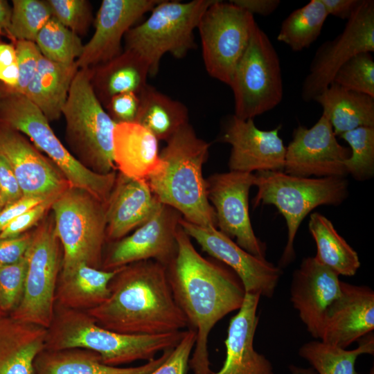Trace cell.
<instances>
[{
  "instance_id": "40",
  "label": "cell",
  "mask_w": 374,
  "mask_h": 374,
  "mask_svg": "<svg viewBox=\"0 0 374 374\" xmlns=\"http://www.w3.org/2000/svg\"><path fill=\"white\" fill-rule=\"evenodd\" d=\"M26 269V256L16 262L0 265V310L6 315L12 313L22 299Z\"/></svg>"
},
{
  "instance_id": "53",
  "label": "cell",
  "mask_w": 374,
  "mask_h": 374,
  "mask_svg": "<svg viewBox=\"0 0 374 374\" xmlns=\"http://www.w3.org/2000/svg\"><path fill=\"white\" fill-rule=\"evenodd\" d=\"M17 62L14 44L0 42V65H9Z\"/></svg>"
},
{
  "instance_id": "21",
  "label": "cell",
  "mask_w": 374,
  "mask_h": 374,
  "mask_svg": "<svg viewBox=\"0 0 374 374\" xmlns=\"http://www.w3.org/2000/svg\"><path fill=\"white\" fill-rule=\"evenodd\" d=\"M161 0H103L95 21V32L75 61L78 69L91 68L120 55L126 33Z\"/></svg>"
},
{
  "instance_id": "4",
  "label": "cell",
  "mask_w": 374,
  "mask_h": 374,
  "mask_svg": "<svg viewBox=\"0 0 374 374\" xmlns=\"http://www.w3.org/2000/svg\"><path fill=\"white\" fill-rule=\"evenodd\" d=\"M186 332L122 334L100 326L86 312L55 305L53 321L47 328L45 349H87L99 354L104 364L118 366L154 359L158 353L175 348Z\"/></svg>"
},
{
  "instance_id": "37",
  "label": "cell",
  "mask_w": 374,
  "mask_h": 374,
  "mask_svg": "<svg viewBox=\"0 0 374 374\" xmlns=\"http://www.w3.org/2000/svg\"><path fill=\"white\" fill-rule=\"evenodd\" d=\"M51 17V8L46 1L13 0L6 36L13 42H35L39 32Z\"/></svg>"
},
{
  "instance_id": "42",
  "label": "cell",
  "mask_w": 374,
  "mask_h": 374,
  "mask_svg": "<svg viewBox=\"0 0 374 374\" xmlns=\"http://www.w3.org/2000/svg\"><path fill=\"white\" fill-rule=\"evenodd\" d=\"M19 80L13 88H8L0 82V95L7 93L24 94L36 72L42 53L35 42L15 41Z\"/></svg>"
},
{
  "instance_id": "1",
  "label": "cell",
  "mask_w": 374,
  "mask_h": 374,
  "mask_svg": "<svg viewBox=\"0 0 374 374\" xmlns=\"http://www.w3.org/2000/svg\"><path fill=\"white\" fill-rule=\"evenodd\" d=\"M177 241V254L166 269L174 299L196 331L189 365L194 374H213L208 335L220 320L240 308L246 292L233 271L198 253L181 226Z\"/></svg>"
},
{
  "instance_id": "50",
  "label": "cell",
  "mask_w": 374,
  "mask_h": 374,
  "mask_svg": "<svg viewBox=\"0 0 374 374\" xmlns=\"http://www.w3.org/2000/svg\"><path fill=\"white\" fill-rule=\"evenodd\" d=\"M362 0H321L328 15L341 19H348L360 5Z\"/></svg>"
},
{
  "instance_id": "15",
  "label": "cell",
  "mask_w": 374,
  "mask_h": 374,
  "mask_svg": "<svg viewBox=\"0 0 374 374\" xmlns=\"http://www.w3.org/2000/svg\"><path fill=\"white\" fill-rule=\"evenodd\" d=\"M181 214L161 204L155 213L130 235L111 242L102 269L114 270L129 264L153 260L166 267L177 252V234Z\"/></svg>"
},
{
  "instance_id": "32",
  "label": "cell",
  "mask_w": 374,
  "mask_h": 374,
  "mask_svg": "<svg viewBox=\"0 0 374 374\" xmlns=\"http://www.w3.org/2000/svg\"><path fill=\"white\" fill-rule=\"evenodd\" d=\"M139 108L136 122L150 131L159 141H168L188 123L187 107L151 85L138 94Z\"/></svg>"
},
{
  "instance_id": "25",
  "label": "cell",
  "mask_w": 374,
  "mask_h": 374,
  "mask_svg": "<svg viewBox=\"0 0 374 374\" xmlns=\"http://www.w3.org/2000/svg\"><path fill=\"white\" fill-rule=\"evenodd\" d=\"M158 141L137 123H116L113 134L116 169L130 178L148 180L162 165Z\"/></svg>"
},
{
  "instance_id": "35",
  "label": "cell",
  "mask_w": 374,
  "mask_h": 374,
  "mask_svg": "<svg viewBox=\"0 0 374 374\" xmlns=\"http://www.w3.org/2000/svg\"><path fill=\"white\" fill-rule=\"evenodd\" d=\"M328 16L321 0H311L283 20L276 39L294 51L307 48L319 37Z\"/></svg>"
},
{
  "instance_id": "22",
  "label": "cell",
  "mask_w": 374,
  "mask_h": 374,
  "mask_svg": "<svg viewBox=\"0 0 374 374\" xmlns=\"http://www.w3.org/2000/svg\"><path fill=\"white\" fill-rule=\"evenodd\" d=\"M341 295L328 311L321 341L346 348L374 328V292L341 281Z\"/></svg>"
},
{
  "instance_id": "7",
  "label": "cell",
  "mask_w": 374,
  "mask_h": 374,
  "mask_svg": "<svg viewBox=\"0 0 374 374\" xmlns=\"http://www.w3.org/2000/svg\"><path fill=\"white\" fill-rule=\"evenodd\" d=\"M51 208L55 234L63 251L60 277L69 276L80 265L102 269L105 204L84 190L69 186Z\"/></svg>"
},
{
  "instance_id": "51",
  "label": "cell",
  "mask_w": 374,
  "mask_h": 374,
  "mask_svg": "<svg viewBox=\"0 0 374 374\" xmlns=\"http://www.w3.org/2000/svg\"><path fill=\"white\" fill-rule=\"evenodd\" d=\"M19 80L17 62L9 65H0V82L8 88L15 87Z\"/></svg>"
},
{
  "instance_id": "29",
  "label": "cell",
  "mask_w": 374,
  "mask_h": 374,
  "mask_svg": "<svg viewBox=\"0 0 374 374\" xmlns=\"http://www.w3.org/2000/svg\"><path fill=\"white\" fill-rule=\"evenodd\" d=\"M78 69L75 62L69 65L56 63L42 55L35 75L23 95L39 108L48 122L58 120Z\"/></svg>"
},
{
  "instance_id": "39",
  "label": "cell",
  "mask_w": 374,
  "mask_h": 374,
  "mask_svg": "<svg viewBox=\"0 0 374 374\" xmlns=\"http://www.w3.org/2000/svg\"><path fill=\"white\" fill-rule=\"evenodd\" d=\"M332 82L374 97V60L371 53L362 52L353 56L338 70Z\"/></svg>"
},
{
  "instance_id": "23",
  "label": "cell",
  "mask_w": 374,
  "mask_h": 374,
  "mask_svg": "<svg viewBox=\"0 0 374 374\" xmlns=\"http://www.w3.org/2000/svg\"><path fill=\"white\" fill-rule=\"evenodd\" d=\"M161 203L145 179L116 174L105 204L106 241L113 242L146 222Z\"/></svg>"
},
{
  "instance_id": "36",
  "label": "cell",
  "mask_w": 374,
  "mask_h": 374,
  "mask_svg": "<svg viewBox=\"0 0 374 374\" xmlns=\"http://www.w3.org/2000/svg\"><path fill=\"white\" fill-rule=\"evenodd\" d=\"M35 44L44 57L66 65L75 62L84 46L77 34L53 17L39 32Z\"/></svg>"
},
{
  "instance_id": "46",
  "label": "cell",
  "mask_w": 374,
  "mask_h": 374,
  "mask_svg": "<svg viewBox=\"0 0 374 374\" xmlns=\"http://www.w3.org/2000/svg\"><path fill=\"white\" fill-rule=\"evenodd\" d=\"M33 232L19 236L0 238V265L16 262L23 258L30 244Z\"/></svg>"
},
{
  "instance_id": "11",
  "label": "cell",
  "mask_w": 374,
  "mask_h": 374,
  "mask_svg": "<svg viewBox=\"0 0 374 374\" xmlns=\"http://www.w3.org/2000/svg\"><path fill=\"white\" fill-rule=\"evenodd\" d=\"M60 246L53 220L44 222L33 232L25 254L27 269L24 295L10 317L46 328L50 326L62 267Z\"/></svg>"
},
{
  "instance_id": "34",
  "label": "cell",
  "mask_w": 374,
  "mask_h": 374,
  "mask_svg": "<svg viewBox=\"0 0 374 374\" xmlns=\"http://www.w3.org/2000/svg\"><path fill=\"white\" fill-rule=\"evenodd\" d=\"M373 353L374 341L371 332L364 336L358 347L353 350L316 340L304 344L299 350V355L319 374H357V357L363 354Z\"/></svg>"
},
{
  "instance_id": "12",
  "label": "cell",
  "mask_w": 374,
  "mask_h": 374,
  "mask_svg": "<svg viewBox=\"0 0 374 374\" xmlns=\"http://www.w3.org/2000/svg\"><path fill=\"white\" fill-rule=\"evenodd\" d=\"M256 22L253 15L230 1L215 0L206 9L197 29L210 76L229 86Z\"/></svg>"
},
{
  "instance_id": "16",
  "label": "cell",
  "mask_w": 374,
  "mask_h": 374,
  "mask_svg": "<svg viewBox=\"0 0 374 374\" xmlns=\"http://www.w3.org/2000/svg\"><path fill=\"white\" fill-rule=\"evenodd\" d=\"M350 148L341 145L330 123L322 114L310 128L299 125L286 147L283 172L303 177H345L344 162Z\"/></svg>"
},
{
  "instance_id": "9",
  "label": "cell",
  "mask_w": 374,
  "mask_h": 374,
  "mask_svg": "<svg viewBox=\"0 0 374 374\" xmlns=\"http://www.w3.org/2000/svg\"><path fill=\"white\" fill-rule=\"evenodd\" d=\"M215 1L161 0L145 21L126 33L125 49L141 55L149 65L150 75H155L163 55L181 59L195 48L194 30Z\"/></svg>"
},
{
  "instance_id": "43",
  "label": "cell",
  "mask_w": 374,
  "mask_h": 374,
  "mask_svg": "<svg viewBox=\"0 0 374 374\" xmlns=\"http://www.w3.org/2000/svg\"><path fill=\"white\" fill-rule=\"evenodd\" d=\"M196 341V331L189 328L167 359L150 374H186Z\"/></svg>"
},
{
  "instance_id": "54",
  "label": "cell",
  "mask_w": 374,
  "mask_h": 374,
  "mask_svg": "<svg viewBox=\"0 0 374 374\" xmlns=\"http://www.w3.org/2000/svg\"><path fill=\"white\" fill-rule=\"evenodd\" d=\"M3 208V202H2V199H1V193H0V211Z\"/></svg>"
},
{
  "instance_id": "47",
  "label": "cell",
  "mask_w": 374,
  "mask_h": 374,
  "mask_svg": "<svg viewBox=\"0 0 374 374\" xmlns=\"http://www.w3.org/2000/svg\"><path fill=\"white\" fill-rule=\"evenodd\" d=\"M0 193L3 207L24 196L14 172L1 155H0Z\"/></svg>"
},
{
  "instance_id": "33",
  "label": "cell",
  "mask_w": 374,
  "mask_h": 374,
  "mask_svg": "<svg viewBox=\"0 0 374 374\" xmlns=\"http://www.w3.org/2000/svg\"><path fill=\"white\" fill-rule=\"evenodd\" d=\"M308 228L317 245L314 258L339 275L354 276L360 267L357 253L339 234L331 221L319 213H313Z\"/></svg>"
},
{
  "instance_id": "6",
  "label": "cell",
  "mask_w": 374,
  "mask_h": 374,
  "mask_svg": "<svg viewBox=\"0 0 374 374\" xmlns=\"http://www.w3.org/2000/svg\"><path fill=\"white\" fill-rule=\"evenodd\" d=\"M66 139L75 158L101 175L116 170L113 134L116 123L97 98L91 83V69H79L62 109Z\"/></svg>"
},
{
  "instance_id": "13",
  "label": "cell",
  "mask_w": 374,
  "mask_h": 374,
  "mask_svg": "<svg viewBox=\"0 0 374 374\" xmlns=\"http://www.w3.org/2000/svg\"><path fill=\"white\" fill-rule=\"evenodd\" d=\"M373 51L374 1L362 0L343 31L332 40L323 43L315 52L302 84L303 100H314L332 83L338 70L353 56Z\"/></svg>"
},
{
  "instance_id": "20",
  "label": "cell",
  "mask_w": 374,
  "mask_h": 374,
  "mask_svg": "<svg viewBox=\"0 0 374 374\" xmlns=\"http://www.w3.org/2000/svg\"><path fill=\"white\" fill-rule=\"evenodd\" d=\"M339 276L314 257L303 259L293 273L291 301L315 339H320L328 311L341 295Z\"/></svg>"
},
{
  "instance_id": "28",
  "label": "cell",
  "mask_w": 374,
  "mask_h": 374,
  "mask_svg": "<svg viewBox=\"0 0 374 374\" xmlns=\"http://www.w3.org/2000/svg\"><path fill=\"white\" fill-rule=\"evenodd\" d=\"M90 69L93 89L104 107L116 95L139 94L147 86L150 75L147 62L138 53L126 49L111 60Z\"/></svg>"
},
{
  "instance_id": "48",
  "label": "cell",
  "mask_w": 374,
  "mask_h": 374,
  "mask_svg": "<svg viewBox=\"0 0 374 374\" xmlns=\"http://www.w3.org/2000/svg\"><path fill=\"white\" fill-rule=\"evenodd\" d=\"M50 197L24 195L4 206L0 211V232L14 219Z\"/></svg>"
},
{
  "instance_id": "2",
  "label": "cell",
  "mask_w": 374,
  "mask_h": 374,
  "mask_svg": "<svg viewBox=\"0 0 374 374\" xmlns=\"http://www.w3.org/2000/svg\"><path fill=\"white\" fill-rule=\"evenodd\" d=\"M109 295L87 311L108 330L128 335H159L188 327L177 305L166 267L146 260L121 267L109 284Z\"/></svg>"
},
{
  "instance_id": "30",
  "label": "cell",
  "mask_w": 374,
  "mask_h": 374,
  "mask_svg": "<svg viewBox=\"0 0 374 374\" xmlns=\"http://www.w3.org/2000/svg\"><path fill=\"white\" fill-rule=\"evenodd\" d=\"M314 101L323 108L337 136L360 127H374V97L332 82Z\"/></svg>"
},
{
  "instance_id": "55",
  "label": "cell",
  "mask_w": 374,
  "mask_h": 374,
  "mask_svg": "<svg viewBox=\"0 0 374 374\" xmlns=\"http://www.w3.org/2000/svg\"><path fill=\"white\" fill-rule=\"evenodd\" d=\"M4 315H6L5 314H3L1 310H0V317L4 316ZM8 315V314H7Z\"/></svg>"
},
{
  "instance_id": "5",
  "label": "cell",
  "mask_w": 374,
  "mask_h": 374,
  "mask_svg": "<svg viewBox=\"0 0 374 374\" xmlns=\"http://www.w3.org/2000/svg\"><path fill=\"white\" fill-rule=\"evenodd\" d=\"M254 175L258 188L254 207L274 205L286 222L287 240L279 262V267H284L295 258L294 240L303 220L317 206L344 202L348 195V182L345 177H303L283 171Z\"/></svg>"
},
{
  "instance_id": "31",
  "label": "cell",
  "mask_w": 374,
  "mask_h": 374,
  "mask_svg": "<svg viewBox=\"0 0 374 374\" xmlns=\"http://www.w3.org/2000/svg\"><path fill=\"white\" fill-rule=\"evenodd\" d=\"M119 269L108 271L80 265L69 276L59 277L55 305L83 312L98 307L108 298L109 282Z\"/></svg>"
},
{
  "instance_id": "3",
  "label": "cell",
  "mask_w": 374,
  "mask_h": 374,
  "mask_svg": "<svg viewBox=\"0 0 374 374\" xmlns=\"http://www.w3.org/2000/svg\"><path fill=\"white\" fill-rule=\"evenodd\" d=\"M210 146L187 123L166 141L160 152L162 165L147 181L159 201L177 211L183 219L217 228L202 173Z\"/></svg>"
},
{
  "instance_id": "17",
  "label": "cell",
  "mask_w": 374,
  "mask_h": 374,
  "mask_svg": "<svg viewBox=\"0 0 374 374\" xmlns=\"http://www.w3.org/2000/svg\"><path fill=\"white\" fill-rule=\"evenodd\" d=\"M179 224L202 250L230 267L240 279L245 292L271 298L282 270L266 258H258L240 247L216 227L202 226L182 217Z\"/></svg>"
},
{
  "instance_id": "24",
  "label": "cell",
  "mask_w": 374,
  "mask_h": 374,
  "mask_svg": "<svg viewBox=\"0 0 374 374\" xmlns=\"http://www.w3.org/2000/svg\"><path fill=\"white\" fill-rule=\"evenodd\" d=\"M260 298L258 294L246 293L242 306L229 322L223 366L213 374H274L271 362L253 348Z\"/></svg>"
},
{
  "instance_id": "45",
  "label": "cell",
  "mask_w": 374,
  "mask_h": 374,
  "mask_svg": "<svg viewBox=\"0 0 374 374\" xmlns=\"http://www.w3.org/2000/svg\"><path fill=\"white\" fill-rule=\"evenodd\" d=\"M116 123H134L139 108V95L133 92L113 96L105 107Z\"/></svg>"
},
{
  "instance_id": "18",
  "label": "cell",
  "mask_w": 374,
  "mask_h": 374,
  "mask_svg": "<svg viewBox=\"0 0 374 374\" xmlns=\"http://www.w3.org/2000/svg\"><path fill=\"white\" fill-rule=\"evenodd\" d=\"M280 127L262 130L256 127L253 118L230 116L220 136L222 142L231 146L229 170L252 173L283 171L286 147L279 136Z\"/></svg>"
},
{
  "instance_id": "27",
  "label": "cell",
  "mask_w": 374,
  "mask_h": 374,
  "mask_svg": "<svg viewBox=\"0 0 374 374\" xmlns=\"http://www.w3.org/2000/svg\"><path fill=\"white\" fill-rule=\"evenodd\" d=\"M47 328L0 317V374H35L34 362L45 349Z\"/></svg>"
},
{
  "instance_id": "19",
  "label": "cell",
  "mask_w": 374,
  "mask_h": 374,
  "mask_svg": "<svg viewBox=\"0 0 374 374\" xmlns=\"http://www.w3.org/2000/svg\"><path fill=\"white\" fill-rule=\"evenodd\" d=\"M0 155L10 166L25 196L50 197L70 186L57 167L23 134L1 122Z\"/></svg>"
},
{
  "instance_id": "26",
  "label": "cell",
  "mask_w": 374,
  "mask_h": 374,
  "mask_svg": "<svg viewBox=\"0 0 374 374\" xmlns=\"http://www.w3.org/2000/svg\"><path fill=\"white\" fill-rule=\"evenodd\" d=\"M173 348L139 366L120 367L104 364L99 354L83 348L42 350L34 362L35 374H150Z\"/></svg>"
},
{
  "instance_id": "44",
  "label": "cell",
  "mask_w": 374,
  "mask_h": 374,
  "mask_svg": "<svg viewBox=\"0 0 374 374\" xmlns=\"http://www.w3.org/2000/svg\"><path fill=\"white\" fill-rule=\"evenodd\" d=\"M60 194L47 198L14 219L0 232V238L16 237L28 232L51 208L54 201Z\"/></svg>"
},
{
  "instance_id": "38",
  "label": "cell",
  "mask_w": 374,
  "mask_h": 374,
  "mask_svg": "<svg viewBox=\"0 0 374 374\" xmlns=\"http://www.w3.org/2000/svg\"><path fill=\"white\" fill-rule=\"evenodd\" d=\"M346 141L350 155L344 162L347 175L366 181L374 175V127H360L339 136Z\"/></svg>"
},
{
  "instance_id": "49",
  "label": "cell",
  "mask_w": 374,
  "mask_h": 374,
  "mask_svg": "<svg viewBox=\"0 0 374 374\" xmlns=\"http://www.w3.org/2000/svg\"><path fill=\"white\" fill-rule=\"evenodd\" d=\"M232 3L253 15L268 16L279 6V0H231Z\"/></svg>"
},
{
  "instance_id": "8",
  "label": "cell",
  "mask_w": 374,
  "mask_h": 374,
  "mask_svg": "<svg viewBox=\"0 0 374 374\" xmlns=\"http://www.w3.org/2000/svg\"><path fill=\"white\" fill-rule=\"evenodd\" d=\"M0 122L28 136L39 150L47 154L71 187L84 190L106 204L116 181V170L101 175L83 166L64 146L47 118L26 96L0 95Z\"/></svg>"
},
{
  "instance_id": "10",
  "label": "cell",
  "mask_w": 374,
  "mask_h": 374,
  "mask_svg": "<svg viewBox=\"0 0 374 374\" xmlns=\"http://www.w3.org/2000/svg\"><path fill=\"white\" fill-rule=\"evenodd\" d=\"M234 96V115L253 118L278 106L283 98L278 55L267 35L256 22L248 45L229 84Z\"/></svg>"
},
{
  "instance_id": "52",
  "label": "cell",
  "mask_w": 374,
  "mask_h": 374,
  "mask_svg": "<svg viewBox=\"0 0 374 374\" xmlns=\"http://www.w3.org/2000/svg\"><path fill=\"white\" fill-rule=\"evenodd\" d=\"M12 7L6 0H0V42L1 35H6L10 26Z\"/></svg>"
},
{
  "instance_id": "41",
  "label": "cell",
  "mask_w": 374,
  "mask_h": 374,
  "mask_svg": "<svg viewBox=\"0 0 374 374\" xmlns=\"http://www.w3.org/2000/svg\"><path fill=\"white\" fill-rule=\"evenodd\" d=\"M52 12L63 26L75 33H85L92 20L89 1L85 0H48Z\"/></svg>"
},
{
  "instance_id": "14",
  "label": "cell",
  "mask_w": 374,
  "mask_h": 374,
  "mask_svg": "<svg viewBox=\"0 0 374 374\" xmlns=\"http://www.w3.org/2000/svg\"><path fill=\"white\" fill-rule=\"evenodd\" d=\"M208 199L217 228L249 253L265 258L266 246L254 233L249 211V194L254 186L252 172L229 170L206 179Z\"/></svg>"
}]
</instances>
